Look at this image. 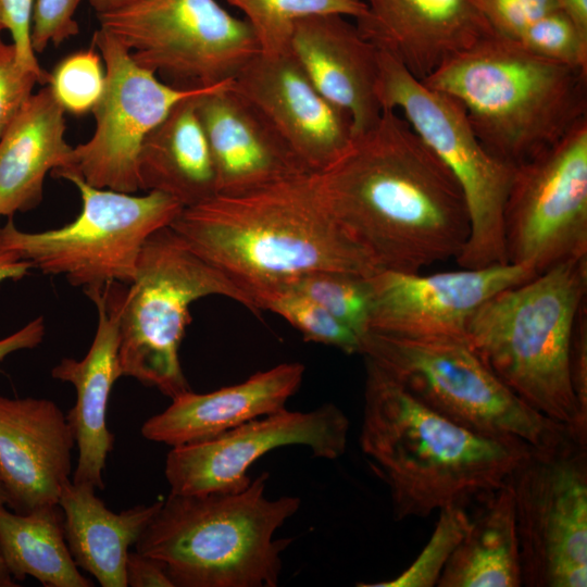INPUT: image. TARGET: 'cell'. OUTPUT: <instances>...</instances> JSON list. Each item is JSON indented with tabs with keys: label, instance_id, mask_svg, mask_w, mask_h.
<instances>
[{
	"label": "cell",
	"instance_id": "1",
	"mask_svg": "<svg viewBox=\"0 0 587 587\" xmlns=\"http://www.w3.org/2000/svg\"><path fill=\"white\" fill-rule=\"evenodd\" d=\"M317 174L329 212L379 271L419 273L455 259L467 241L457 180L395 110H383Z\"/></svg>",
	"mask_w": 587,
	"mask_h": 587
},
{
	"label": "cell",
	"instance_id": "2",
	"mask_svg": "<svg viewBox=\"0 0 587 587\" xmlns=\"http://www.w3.org/2000/svg\"><path fill=\"white\" fill-rule=\"evenodd\" d=\"M170 226L249 292L317 271L365 276L379 271L329 212L317 173L216 193L183 208Z\"/></svg>",
	"mask_w": 587,
	"mask_h": 587
},
{
	"label": "cell",
	"instance_id": "3",
	"mask_svg": "<svg viewBox=\"0 0 587 587\" xmlns=\"http://www.w3.org/2000/svg\"><path fill=\"white\" fill-rule=\"evenodd\" d=\"M365 369L360 445L389 488L397 521L480 501L502 487L533 449L458 425L367 359Z\"/></svg>",
	"mask_w": 587,
	"mask_h": 587
},
{
	"label": "cell",
	"instance_id": "4",
	"mask_svg": "<svg viewBox=\"0 0 587 587\" xmlns=\"http://www.w3.org/2000/svg\"><path fill=\"white\" fill-rule=\"evenodd\" d=\"M457 100L485 148L512 166L587 120V72L495 30L422 80Z\"/></svg>",
	"mask_w": 587,
	"mask_h": 587
},
{
	"label": "cell",
	"instance_id": "5",
	"mask_svg": "<svg viewBox=\"0 0 587 587\" xmlns=\"http://www.w3.org/2000/svg\"><path fill=\"white\" fill-rule=\"evenodd\" d=\"M267 479L264 472L237 492H170L136 551L162 562L175 587L277 586L291 539L274 535L301 501L267 499Z\"/></svg>",
	"mask_w": 587,
	"mask_h": 587
},
{
	"label": "cell",
	"instance_id": "6",
	"mask_svg": "<svg viewBox=\"0 0 587 587\" xmlns=\"http://www.w3.org/2000/svg\"><path fill=\"white\" fill-rule=\"evenodd\" d=\"M586 301L587 257L570 259L490 297L465 329L469 344L496 376L534 410L564 425L575 440L569 353Z\"/></svg>",
	"mask_w": 587,
	"mask_h": 587
},
{
	"label": "cell",
	"instance_id": "7",
	"mask_svg": "<svg viewBox=\"0 0 587 587\" xmlns=\"http://www.w3.org/2000/svg\"><path fill=\"white\" fill-rule=\"evenodd\" d=\"M208 296L229 298L261 314L245 287L197 254L171 226L154 232L123 294L118 322L123 376L171 399L189 390L179 349L191 320L190 305Z\"/></svg>",
	"mask_w": 587,
	"mask_h": 587
},
{
	"label": "cell",
	"instance_id": "8",
	"mask_svg": "<svg viewBox=\"0 0 587 587\" xmlns=\"http://www.w3.org/2000/svg\"><path fill=\"white\" fill-rule=\"evenodd\" d=\"M361 354L415 399L478 434L557 447L569 429L534 410L484 363L466 337H403L366 332Z\"/></svg>",
	"mask_w": 587,
	"mask_h": 587
},
{
	"label": "cell",
	"instance_id": "9",
	"mask_svg": "<svg viewBox=\"0 0 587 587\" xmlns=\"http://www.w3.org/2000/svg\"><path fill=\"white\" fill-rule=\"evenodd\" d=\"M58 177L79 191L82 209L61 227L25 232L12 218L0 228V248L15 252L43 274L62 275L84 290L130 284L147 239L170 226L183 205L161 192L135 196L86 183L76 172Z\"/></svg>",
	"mask_w": 587,
	"mask_h": 587
},
{
	"label": "cell",
	"instance_id": "10",
	"mask_svg": "<svg viewBox=\"0 0 587 587\" xmlns=\"http://www.w3.org/2000/svg\"><path fill=\"white\" fill-rule=\"evenodd\" d=\"M376 93L382 110H395L403 116L448 167L463 193L470 234L455 258L458 265L477 268L509 263L503 210L515 167L485 148L457 100L427 87L382 49Z\"/></svg>",
	"mask_w": 587,
	"mask_h": 587
},
{
	"label": "cell",
	"instance_id": "11",
	"mask_svg": "<svg viewBox=\"0 0 587 587\" xmlns=\"http://www.w3.org/2000/svg\"><path fill=\"white\" fill-rule=\"evenodd\" d=\"M97 16L135 63L180 89L233 80L260 52L247 21L216 0H140Z\"/></svg>",
	"mask_w": 587,
	"mask_h": 587
},
{
	"label": "cell",
	"instance_id": "12",
	"mask_svg": "<svg viewBox=\"0 0 587 587\" xmlns=\"http://www.w3.org/2000/svg\"><path fill=\"white\" fill-rule=\"evenodd\" d=\"M522 586H587V453L567 437L532 449L508 479Z\"/></svg>",
	"mask_w": 587,
	"mask_h": 587
},
{
	"label": "cell",
	"instance_id": "13",
	"mask_svg": "<svg viewBox=\"0 0 587 587\" xmlns=\"http://www.w3.org/2000/svg\"><path fill=\"white\" fill-rule=\"evenodd\" d=\"M503 235L508 262L536 275L587 257V120L515 166Z\"/></svg>",
	"mask_w": 587,
	"mask_h": 587
},
{
	"label": "cell",
	"instance_id": "14",
	"mask_svg": "<svg viewBox=\"0 0 587 587\" xmlns=\"http://www.w3.org/2000/svg\"><path fill=\"white\" fill-rule=\"evenodd\" d=\"M92 46L104 63L105 86L92 109L95 132L74 148L76 166L71 172L91 186L135 193L140 190L138 159L146 137L179 101L215 86L180 89L162 82L100 27Z\"/></svg>",
	"mask_w": 587,
	"mask_h": 587
},
{
	"label": "cell",
	"instance_id": "15",
	"mask_svg": "<svg viewBox=\"0 0 587 587\" xmlns=\"http://www.w3.org/2000/svg\"><path fill=\"white\" fill-rule=\"evenodd\" d=\"M348 432V417L332 403L309 412L283 409L216 437L172 447L164 471L170 492L240 491L251 483L253 463L285 446H304L314 457L336 460L346 451Z\"/></svg>",
	"mask_w": 587,
	"mask_h": 587
},
{
	"label": "cell",
	"instance_id": "16",
	"mask_svg": "<svg viewBox=\"0 0 587 587\" xmlns=\"http://www.w3.org/2000/svg\"><path fill=\"white\" fill-rule=\"evenodd\" d=\"M534 276L532 268L510 262L432 275L380 270L370 277L369 330L403 337H466L467 321L478 307Z\"/></svg>",
	"mask_w": 587,
	"mask_h": 587
},
{
	"label": "cell",
	"instance_id": "17",
	"mask_svg": "<svg viewBox=\"0 0 587 587\" xmlns=\"http://www.w3.org/2000/svg\"><path fill=\"white\" fill-rule=\"evenodd\" d=\"M232 83L313 173L336 162L353 139L350 116L317 90L290 49L278 54L259 52Z\"/></svg>",
	"mask_w": 587,
	"mask_h": 587
},
{
	"label": "cell",
	"instance_id": "18",
	"mask_svg": "<svg viewBox=\"0 0 587 587\" xmlns=\"http://www.w3.org/2000/svg\"><path fill=\"white\" fill-rule=\"evenodd\" d=\"M232 82L200 95L196 103L213 159L217 193H242L311 172Z\"/></svg>",
	"mask_w": 587,
	"mask_h": 587
},
{
	"label": "cell",
	"instance_id": "19",
	"mask_svg": "<svg viewBox=\"0 0 587 587\" xmlns=\"http://www.w3.org/2000/svg\"><path fill=\"white\" fill-rule=\"evenodd\" d=\"M74 435L45 398L0 396V479L16 512L57 504L71 480Z\"/></svg>",
	"mask_w": 587,
	"mask_h": 587
},
{
	"label": "cell",
	"instance_id": "20",
	"mask_svg": "<svg viewBox=\"0 0 587 587\" xmlns=\"http://www.w3.org/2000/svg\"><path fill=\"white\" fill-rule=\"evenodd\" d=\"M111 283L84 292L97 309L93 340L82 360L63 358L51 371L53 378L70 383L76 402L66 417L78 448L72 480L103 489V471L114 436L107 424V410L114 383L123 376L120 362V310L125 286Z\"/></svg>",
	"mask_w": 587,
	"mask_h": 587
},
{
	"label": "cell",
	"instance_id": "21",
	"mask_svg": "<svg viewBox=\"0 0 587 587\" xmlns=\"http://www.w3.org/2000/svg\"><path fill=\"white\" fill-rule=\"evenodd\" d=\"M360 33L423 80L494 32L470 0H364Z\"/></svg>",
	"mask_w": 587,
	"mask_h": 587
},
{
	"label": "cell",
	"instance_id": "22",
	"mask_svg": "<svg viewBox=\"0 0 587 587\" xmlns=\"http://www.w3.org/2000/svg\"><path fill=\"white\" fill-rule=\"evenodd\" d=\"M290 50L317 90L351 118L354 136L382 114L376 85L378 49L340 14L298 20Z\"/></svg>",
	"mask_w": 587,
	"mask_h": 587
},
{
	"label": "cell",
	"instance_id": "23",
	"mask_svg": "<svg viewBox=\"0 0 587 587\" xmlns=\"http://www.w3.org/2000/svg\"><path fill=\"white\" fill-rule=\"evenodd\" d=\"M303 374V364L282 363L211 392L196 394L189 389L173 398L163 412L149 417L141 426V435L170 447L216 437L285 409Z\"/></svg>",
	"mask_w": 587,
	"mask_h": 587
},
{
	"label": "cell",
	"instance_id": "24",
	"mask_svg": "<svg viewBox=\"0 0 587 587\" xmlns=\"http://www.w3.org/2000/svg\"><path fill=\"white\" fill-rule=\"evenodd\" d=\"M64 109L45 85L24 102L0 139V215L36 208L48 172L75 171L74 148L65 140Z\"/></svg>",
	"mask_w": 587,
	"mask_h": 587
},
{
	"label": "cell",
	"instance_id": "25",
	"mask_svg": "<svg viewBox=\"0 0 587 587\" xmlns=\"http://www.w3.org/2000/svg\"><path fill=\"white\" fill-rule=\"evenodd\" d=\"M95 490L90 484L71 479L60 495L58 503L68 549L76 565L102 587H127L125 566L129 548L136 545L163 499L116 513L107 508Z\"/></svg>",
	"mask_w": 587,
	"mask_h": 587
},
{
	"label": "cell",
	"instance_id": "26",
	"mask_svg": "<svg viewBox=\"0 0 587 587\" xmlns=\"http://www.w3.org/2000/svg\"><path fill=\"white\" fill-rule=\"evenodd\" d=\"M204 92L179 101L146 137L138 159L140 189L170 196L184 208L217 193L212 154L196 110Z\"/></svg>",
	"mask_w": 587,
	"mask_h": 587
},
{
	"label": "cell",
	"instance_id": "27",
	"mask_svg": "<svg viewBox=\"0 0 587 587\" xmlns=\"http://www.w3.org/2000/svg\"><path fill=\"white\" fill-rule=\"evenodd\" d=\"M446 563L438 587H520L522 572L514 501L507 482L482 499Z\"/></svg>",
	"mask_w": 587,
	"mask_h": 587
},
{
	"label": "cell",
	"instance_id": "28",
	"mask_svg": "<svg viewBox=\"0 0 587 587\" xmlns=\"http://www.w3.org/2000/svg\"><path fill=\"white\" fill-rule=\"evenodd\" d=\"M0 547L14 579L32 576L46 587L93 586L71 554L59 503L28 512L0 503Z\"/></svg>",
	"mask_w": 587,
	"mask_h": 587
},
{
	"label": "cell",
	"instance_id": "29",
	"mask_svg": "<svg viewBox=\"0 0 587 587\" xmlns=\"http://www.w3.org/2000/svg\"><path fill=\"white\" fill-rule=\"evenodd\" d=\"M241 11L258 40L260 52L278 54L290 49L295 23L317 14L354 20L366 12L364 0H226Z\"/></svg>",
	"mask_w": 587,
	"mask_h": 587
},
{
	"label": "cell",
	"instance_id": "30",
	"mask_svg": "<svg viewBox=\"0 0 587 587\" xmlns=\"http://www.w3.org/2000/svg\"><path fill=\"white\" fill-rule=\"evenodd\" d=\"M250 292L260 312L267 310L279 315L305 340L335 347L347 354H361V337L305 296L280 286Z\"/></svg>",
	"mask_w": 587,
	"mask_h": 587
},
{
	"label": "cell",
	"instance_id": "31",
	"mask_svg": "<svg viewBox=\"0 0 587 587\" xmlns=\"http://www.w3.org/2000/svg\"><path fill=\"white\" fill-rule=\"evenodd\" d=\"M371 276L317 271L274 286L295 290L311 299L357 333L362 341L369 330L372 308Z\"/></svg>",
	"mask_w": 587,
	"mask_h": 587
},
{
	"label": "cell",
	"instance_id": "32",
	"mask_svg": "<svg viewBox=\"0 0 587 587\" xmlns=\"http://www.w3.org/2000/svg\"><path fill=\"white\" fill-rule=\"evenodd\" d=\"M435 529L415 561L400 575L360 587H432L436 586L450 555L463 538L471 520L466 507L450 505L438 511Z\"/></svg>",
	"mask_w": 587,
	"mask_h": 587
},
{
	"label": "cell",
	"instance_id": "33",
	"mask_svg": "<svg viewBox=\"0 0 587 587\" xmlns=\"http://www.w3.org/2000/svg\"><path fill=\"white\" fill-rule=\"evenodd\" d=\"M65 112L85 114L96 107L105 86V68L92 46L65 57L47 84Z\"/></svg>",
	"mask_w": 587,
	"mask_h": 587
},
{
	"label": "cell",
	"instance_id": "34",
	"mask_svg": "<svg viewBox=\"0 0 587 587\" xmlns=\"http://www.w3.org/2000/svg\"><path fill=\"white\" fill-rule=\"evenodd\" d=\"M512 39L538 55L587 72V34L560 10L537 18Z\"/></svg>",
	"mask_w": 587,
	"mask_h": 587
},
{
	"label": "cell",
	"instance_id": "35",
	"mask_svg": "<svg viewBox=\"0 0 587 587\" xmlns=\"http://www.w3.org/2000/svg\"><path fill=\"white\" fill-rule=\"evenodd\" d=\"M80 0H36L32 17L30 39L35 52L48 45L59 46L79 33L74 17Z\"/></svg>",
	"mask_w": 587,
	"mask_h": 587
},
{
	"label": "cell",
	"instance_id": "36",
	"mask_svg": "<svg viewBox=\"0 0 587 587\" xmlns=\"http://www.w3.org/2000/svg\"><path fill=\"white\" fill-rule=\"evenodd\" d=\"M491 28L513 38L537 18L559 10L553 0H470Z\"/></svg>",
	"mask_w": 587,
	"mask_h": 587
},
{
	"label": "cell",
	"instance_id": "37",
	"mask_svg": "<svg viewBox=\"0 0 587 587\" xmlns=\"http://www.w3.org/2000/svg\"><path fill=\"white\" fill-rule=\"evenodd\" d=\"M38 76L18 65L12 43L0 47V139L33 93Z\"/></svg>",
	"mask_w": 587,
	"mask_h": 587
},
{
	"label": "cell",
	"instance_id": "38",
	"mask_svg": "<svg viewBox=\"0 0 587 587\" xmlns=\"http://www.w3.org/2000/svg\"><path fill=\"white\" fill-rule=\"evenodd\" d=\"M570 379L577 408L576 440L587 439V301L580 307L569 353Z\"/></svg>",
	"mask_w": 587,
	"mask_h": 587
},
{
	"label": "cell",
	"instance_id": "39",
	"mask_svg": "<svg viewBox=\"0 0 587 587\" xmlns=\"http://www.w3.org/2000/svg\"><path fill=\"white\" fill-rule=\"evenodd\" d=\"M0 1L5 29L11 34L16 62L23 68L35 73L40 85H47L49 74L40 67L30 39L35 0Z\"/></svg>",
	"mask_w": 587,
	"mask_h": 587
},
{
	"label": "cell",
	"instance_id": "40",
	"mask_svg": "<svg viewBox=\"0 0 587 587\" xmlns=\"http://www.w3.org/2000/svg\"><path fill=\"white\" fill-rule=\"evenodd\" d=\"M125 572L130 587H175L162 562L138 551L128 552Z\"/></svg>",
	"mask_w": 587,
	"mask_h": 587
},
{
	"label": "cell",
	"instance_id": "41",
	"mask_svg": "<svg viewBox=\"0 0 587 587\" xmlns=\"http://www.w3.org/2000/svg\"><path fill=\"white\" fill-rule=\"evenodd\" d=\"M45 322L41 316L28 322L15 333L0 339V361L9 354L37 347L45 336Z\"/></svg>",
	"mask_w": 587,
	"mask_h": 587
},
{
	"label": "cell",
	"instance_id": "42",
	"mask_svg": "<svg viewBox=\"0 0 587 587\" xmlns=\"http://www.w3.org/2000/svg\"><path fill=\"white\" fill-rule=\"evenodd\" d=\"M30 267L33 265L29 261L13 251L0 248V283L24 277Z\"/></svg>",
	"mask_w": 587,
	"mask_h": 587
},
{
	"label": "cell",
	"instance_id": "43",
	"mask_svg": "<svg viewBox=\"0 0 587 587\" xmlns=\"http://www.w3.org/2000/svg\"><path fill=\"white\" fill-rule=\"evenodd\" d=\"M583 33L587 34V0H553Z\"/></svg>",
	"mask_w": 587,
	"mask_h": 587
},
{
	"label": "cell",
	"instance_id": "44",
	"mask_svg": "<svg viewBox=\"0 0 587 587\" xmlns=\"http://www.w3.org/2000/svg\"><path fill=\"white\" fill-rule=\"evenodd\" d=\"M97 15L127 7L140 0H88Z\"/></svg>",
	"mask_w": 587,
	"mask_h": 587
},
{
	"label": "cell",
	"instance_id": "45",
	"mask_svg": "<svg viewBox=\"0 0 587 587\" xmlns=\"http://www.w3.org/2000/svg\"><path fill=\"white\" fill-rule=\"evenodd\" d=\"M18 586L15 584L13 576L11 575L7 563L4 561L1 547H0V587H15Z\"/></svg>",
	"mask_w": 587,
	"mask_h": 587
},
{
	"label": "cell",
	"instance_id": "46",
	"mask_svg": "<svg viewBox=\"0 0 587 587\" xmlns=\"http://www.w3.org/2000/svg\"><path fill=\"white\" fill-rule=\"evenodd\" d=\"M8 502H9L8 494L5 491L2 480L0 479V503L8 505Z\"/></svg>",
	"mask_w": 587,
	"mask_h": 587
},
{
	"label": "cell",
	"instance_id": "47",
	"mask_svg": "<svg viewBox=\"0 0 587 587\" xmlns=\"http://www.w3.org/2000/svg\"><path fill=\"white\" fill-rule=\"evenodd\" d=\"M4 30H7V29H5V24H4V20H3V13H2V7H1V1H0V47L5 43L2 40V33Z\"/></svg>",
	"mask_w": 587,
	"mask_h": 587
},
{
	"label": "cell",
	"instance_id": "48",
	"mask_svg": "<svg viewBox=\"0 0 587 587\" xmlns=\"http://www.w3.org/2000/svg\"><path fill=\"white\" fill-rule=\"evenodd\" d=\"M1 216V215H0Z\"/></svg>",
	"mask_w": 587,
	"mask_h": 587
}]
</instances>
